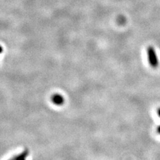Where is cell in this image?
I'll return each instance as SVG.
<instances>
[{
	"mask_svg": "<svg viewBox=\"0 0 160 160\" xmlns=\"http://www.w3.org/2000/svg\"><path fill=\"white\" fill-rule=\"evenodd\" d=\"M157 113L158 115V116L160 118V108H159L157 110Z\"/></svg>",
	"mask_w": 160,
	"mask_h": 160,
	"instance_id": "4",
	"label": "cell"
},
{
	"mask_svg": "<svg viewBox=\"0 0 160 160\" xmlns=\"http://www.w3.org/2000/svg\"><path fill=\"white\" fill-rule=\"evenodd\" d=\"M29 154V152L28 149H26L23 151L22 153L17 155V156H14L15 160H26V158L28 157Z\"/></svg>",
	"mask_w": 160,
	"mask_h": 160,
	"instance_id": "3",
	"label": "cell"
},
{
	"mask_svg": "<svg viewBox=\"0 0 160 160\" xmlns=\"http://www.w3.org/2000/svg\"><path fill=\"white\" fill-rule=\"evenodd\" d=\"M147 53L148 62L150 66L153 68H156L159 65V62L156 50H155V49L153 47L149 46L148 48Z\"/></svg>",
	"mask_w": 160,
	"mask_h": 160,
	"instance_id": "1",
	"label": "cell"
},
{
	"mask_svg": "<svg viewBox=\"0 0 160 160\" xmlns=\"http://www.w3.org/2000/svg\"><path fill=\"white\" fill-rule=\"evenodd\" d=\"M157 132H158V133L159 134H160V126L158 127V128H157Z\"/></svg>",
	"mask_w": 160,
	"mask_h": 160,
	"instance_id": "6",
	"label": "cell"
},
{
	"mask_svg": "<svg viewBox=\"0 0 160 160\" xmlns=\"http://www.w3.org/2000/svg\"><path fill=\"white\" fill-rule=\"evenodd\" d=\"M3 47L1 46V45H0V54H1V53L3 52Z\"/></svg>",
	"mask_w": 160,
	"mask_h": 160,
	"instance_id": "5",
	"label": "cell"
},
{
	"mask_svg": "<svg viewBox=\"0 0 160 160\" xmlns=\"http://www.w3.org/2000/svg\"><path fill=\"white\" fill-rule=\"evenodd\" d=\"M52 102L56 106H62L65 103V98L62 95L59 93H54L51 97Z\"/></svg>",
	"mask_w": 160,
	"mask_h": 160,
	"instance_id": "2",
	"label": "cell"
},
{
	"mask_svg": "<svg viewBox=\"0 0 160 160\" xmlns=\"http://www.w3.org/2000/svg\"><path fill=\"white\" fill-rule=\"evenodd\" d=\"M8 160H15V158H14V157H13V158H11V159H8Z\"/></svg>",
	"mask_w": 160,
	"mask_h": 160,
	"instance_id": "7",
	"label": "cell"
}]
</instances>
